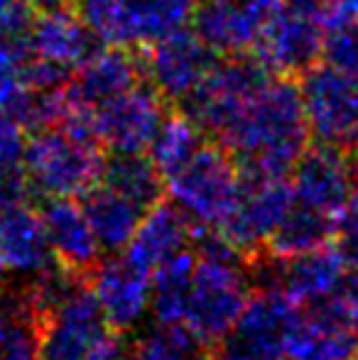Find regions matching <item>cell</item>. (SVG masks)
I'll return each instance as SVG.
<instances>
[{"label": "cell", "mask_w": 358, "mask_h": 360, "mask_svg": "<svg viewBox=\"0 0 358 360\" xmlns=\"http://www.w3.org/2000/svg\"><path fill=\"white\" fill-rule=\"evenodd\" d=\"M206 348L181 323H160L125 353V360H211Z\"/></svg>", "instance_id": "f1b7e54d"}, {"label": "cell", "mask_w": 358, "mask_h": 360, "mask_svg": "<svg viewBox=\"0 0 358 360\" xmlns=\"http://www.w3.org/2000/svg\"><path fill=\"white\" fill-rule=\"evenodd\" d=\"M120 336L106 323L94 294L82 280L39 316L37 360H96Z\"/></svg>", "instance_id": "8992f818"}, {"label": "cell", "mask_w": 358, "mask_h": 360, "mask_svg": "<svg viewBox=\"0 0 358 360\" xmlns=\"http://www.w3.org/2000/svg\"><path fill=\"white\" fill-rule=\"evenodd\" d=\"M191 270H194V248L162 262L150 275V311L160 323H181L186 292H189Z\"/></svg>", "instance_id": "4316f807"}, {"label": "cell", "mask_w": 358, "mask_h": 360, "mask_svg": "<svg viewBox=\"0 0 358 360\" xmlns=\"http://www.w3.org/2000/svg\"><path fill=\"white\" fill-rule=\"evenodd\" d=\"M270 76L255 57L231 54L224 62H214L199 89L184 101V113L204 133L219 135Z\"/></svg>", "instance_id": "ba28073f"}, {"label": "cell", "mask_w": 358, "mask_h": 360, "mask_svg": "<svg viewBox=\"0 0 358 360\" xmlns=\"http://www.w3.org/2000/svg\"><path fill=\"white\" fill-rule=\"evenodd\" d=\"M54 262L42 216L30 201L0 206V267L32 280Z\"/></svg>", "instance_id": "d6986e66"}, {"label": "cell", "mask_w": 358, "mask_h": 360, "mask_svg": "<svg viewBox=\"0 0 358 360\" xmlns=\"http://www.w3.org/2000/svg\"><path fill=\"white\" fill-rule=\"evenodd\" d=\"M277 262L282 267L275 270V280L268 287L282 292L297 307L329 302L339 292L344 277L349 275L344 255L331 243Z\"/></svg>", "instance_id": "2e32d148"}, {"label": "cell", "mask_w": 358, "mask_h": 360, "mask_svg": "<svg viewBox=\"0 0 358 360\" xmlns=\"http://www.w3.org/2000/svg\"><path fill=\"white\" fill-rule=\"evenodd\" d=\"M79 15L87 22L96 42L128 47V30H125L123 0H82Z\"/></svg>", "instance_id": "f546056e"}, {"label": "cell", "mask_w": 358, "mask_h": 360, "mask_svg": "<svg viewBox=\"0 0 358 360\" xmlns=\"http://www.w3.org/2000/svg\"><path fill=\"white\" fill-rule=\"evenodd\" d=\"M300 98L309 135L346 147L358 135V74L314 64L302 74Z\"/></svg>", "instance_id": "52a82bcc"}, {"label": "cell", "mask_w": 358, "mask_h": 360, "mask_svg": "<svg viewBox=\"0 0 358 360\" xmlns=\"http://www.w3.org/2000/svg\"><path fill=\"white\" fill-rule=\"evenodd\" d=\"M3 277H5V270L0 267V294H3Z\"/></svg>", "instance_id": "8d00e7d4"}, {"label": "cell", "mask_w": 358, "mask_h": 360, "mask_svg": "<svg viewBox=\"0 0 358 360\" xmlns=\"http://www.w3.org/2000/svg\"><path fill=\"white\" fill-rule=\"evenodd\" d=\"M15 3H18V0H0V18H3V15L8 13V10L13 8Z\"/></svg>", "instance_id": "d590c367"}, {"label": "cell", "mask_w": 358, "mask_h": 360, "mask_svg": "<svg viewBox=\"0 0 358 360\" xmlns=\"http://www.w3.org/2000/svg\"><path fill=\"white\" fill-rule=\"evenodd\" d=\"M194 270L186 292L181 326L206 346L219 343L238 321L250 299V277L238 262L241 252L219 228L194 233Z\"/></svg>", "instance_id": "7a4b0ae2"}, {"label": "cell", "mask_w": 358, "mask_h": 360, "mask_svg": "<svg viewBox=\"0 0 358 360\" xmlns=\"http://www.w3.org/2000/svg\"><path fill=\"white\" fill-rule=\"evenodd\" d=\"M140 79H143L140 59L133 57L130 49L106 44L103 49H94L74 69V79L67 81V91L74 103L94 113L106 101L140 84Z\"/></svg>", "instance_id": "e0dca14e"}, {"label": "cell", "mask_w": 358, "mask_h": 360, "mask_svg": "<svg viewBox=\"0 0 358 360\" xmlns=\"http://www.w3.org/2000/svg\"><path fill=\"white\" fill-rule=\"evenodd\" d=\"M356 333H358V326H356ZM356 358H358V353H356Z\"/></svg>", "instance_id": "f35d334b"}, {"label": "cell", "mask_w": 358, "mask_h": 360, "mask_svg": "<svg viewBox=\"0 0 358 360\" xmlns=\"http://www.w3.org/2000/svg\"><path fill=\"white\" fill-rule=\"evenodd\" d=\"M96 49V39L89 32L82 15L69 8L39 13L30 27V54L47 64L72 74Z\"/></svg>", "instance_id": "44dd1931"}, {"label": "cell", "mask_w": 358, "mask_h": 360, "mask_svg": "<svg viewBox=\"0 0 358 360\" xmlns=\"http://www.w3.org/2000/svg\"><path fill=\"white\" fill-rule=\"evenodd\" d=\"M336 231H339L336 221L314 214V211L292 201L290 211L280 221V226L272 231L270 240L265 243V250L275 260H287V257L302 255V252H309L314 248L329 245Z\"/></svg>", "instance_id": "603a6c76"}, {"label": "cell", "mask_w": 358, "mask_h": 360, "mask_svg": "<svg viewBox=\"0 0 358 360\" xmlns=\"http://www.w3.org/2000/svg\"><path fill=\"white\" fill-rule=\"evenodd\" d=\"M324 0H280L253 44L255 59L268 74H305L321 59Z\"/></svg>", "instance_id": "5b68a950"}, {"label": "cell", "mask_w": 358, "mask_h": 360, "mask_svg": "<svg viewBox=\"0 0 358 360\" xmlns=\"http://www.w3.org/2000/svg\"><path fill=\"white\" fill-rule=\"evenodd\" d=\"M87 285L113 331L125 333L140 326L150 314V275L123 255L98 260L89 272Z\"/></svg>", "instance_id": "4fadbf2b"}, {"label": "cell", "mask_w": 358, "mask_h": 360, "mask_svg": "<svg viewBox=\"0 0 358 360\" xmlns=\"http://www.w3.org/2000/svg\"><path fill=\"white\" fill-rule=\"evenodd\" d=\"M290 186L295 204L321 214L341 226L356 172L346 147L319 143L307 145L290 169Z\"/></svg>", "instance_id": "9c48e42d"}, {"label": "cell", "mask_w": 358, "mask_h": 360, "mask_svg": "<svg viewBox=\"0 0 358 360\" xmlns=\"http://www.w3.org/2000/svg\"><path fill=\"white\" fill-rule=\"evenodd\" d=\"M204 135V130L186 113H167L148 147V157L162 176H167L206 143Z\"/></svg>", "instance_id": "83f0119b"}, {"label": "cell", "mask_w": 358, "mask_h": 360, "mask_svg": "<svg viewBox=\"0 0 358 360\" xmlns=\"http://www.w3.org/2000/svg\"><path fill=\"white\" fill-rule=\"evenodd\" d=\"M341 226H344V231L358 233V176H356V181H354V189H351L349 204H346L344 218H341Z\"/></svg>", "instance_id": "836d02e7"}, {"label": "cell", "mask_w": 358, "mask_h": 360, "mask_svg": "<svg viewBox=\"0 0 358 360\" xmlns=\"http://www.w3.org/2000/svg\"><path fill=\"white\" fill-rule=\"evenodd\" d=\"M321 57L331 67L358 74V20H326Z\"/></svg>", "instance_id": "4dcf8cb0"}, {"label": "cell", "mask_w": 358, "mask_h": 360, "mask_svg": "<svg viewBox=\"0 0 358 360\" xmlns=\"http://www.w3.org/2000/svg\"><path fill=\"white\" fill-rule=\"evenodd\" d=\"M326 20H358V0H324Z\"/></svg>", "instance_id": "d6a6232c"}, {"label": "cell", "mask_w": 358, "mask_h": 360, "mask_svg": "<svg viewBox=\"0 0 358 360\" xmlns=\"http://www.w3.org/2000/svg\"><path fill=\"white\" fill-rule=\"evenodd\" d=\"M30 10H37V13H47V10H57V8H69L72 0H23Z\"/></svg>", "instance_id": "e575fe53"}, {"label": "cell", "mask_w": 358, "mask_h": 360, "mask_svg": "<svg viewBox=\"0 0 358 360\" xmlns=\"http://www.w3.org/2000/svg\"><path fill=\"white\" fill-rule=\"evenodd\" d=\"M101 181L138 201L143 209H150L153 204L162 201L165 194L162 172L155 167V162L145 152L113 155L110 160H106Z\"/></svg>", "instance_id": "484cf974"}, {"label": "cell", "mask_w": 358, "mask_h": 360, "mask_svg": "<svg viewBox=\"0 0 358 360\" xmlns=\"http://www.w3.org/2000/svg\"><path fill=\"white\" fill-rule=\"evenodd\" d=\"M300 89L287 76H275L216 135L243 174L287 176L309 145Z\"/></svg>", "instance_id": "6da1fadb"}, {"label": "cell", "mask_w": 358, "mask_h": 360, "mask_svg": "<svg viewBox=\"0 0 358 360\" xmlns=\"http://www.w3.org/2000/svg\"><path fill=\"white\" fill-rule=\"evenodd\" d=\"M356 326L334 302L312 304L309 311H297L285 338L287 360H356Z\"/></svg>", "instance_id": "9a60e30c"}, {"label": "cell", "mask_w": 358, "mask_h": 360, "mask_svg": "<svg viewBox=\"0 0 358 360\" xmlns=\"http://www.w3.org/2000/svg\"><path fill=\"white\" fill-rule=\"evenodd\" d=\"M354 147H356V155H358V135H356V140H354Z\"/></svg>", "instance_id": "74e56055"}, {"label": "cell", "mask_w": 358, "mask_h": 360, "mask_svg": "<svg viewBox=\"0 0 358 360\" xmlns=\"http://www.w3.org/2000/svg\"><path fill=\"white\" fill-rule=\"evenodd\" d=\"M84 214H87L94 236L98 240L101 250L106 252H120L128 240L133 238L140 218L148 209L133 201L130 196L120 194L113 186L98 184L84 196Z\"/></svg>", "instance_id": "7402d4cb"}, {"label": "cell", "mask_w": 358, "mask_h": 360, "mask_svg": "<svg viewBox=\"0 0 358 360\" xmlns=\"http://www.w3.org/2000/svg\"><path fill=\"white\" fill-rule=\"evenodd\" d=\"M280 0H199L194 32L214 54H248Z\"/></svg>", "instance_id": "5bb4252c"}, {"label": "cell", "mask_w": 358, "mask_h": 360, "mask_svg": "<svg viewBox=\"0 0 358 360\" xmlns=\"http://www.w3.org/2000/svg\"><path fill=\"white\" fill-rule=\"evenodd\" d=\"M39 311L27 292L0 294V360H37Z\"/></svg>", "instance_id": "d4e9b609"}, {"label": "cell", "mask_w": 358, "mask_h": 360, "mask_svg": "<svg viewBox=\"0 0 358 360\" xmlns=\"http://www.w3.org/2000/svg\"><path fill=\"white\" fill-rule=\"evenodd\" d=\"M292 186L287 176L243 174L234 214L219 228L238 252L263 250L272 231L292 206Z\"/></svg>", "instance_id": "7c38bea8"}, {"label": "cell", "mask_w": 358, "mask_h": 360, "mask_svg": "<svg viewBox=\"0 0 358 360\" xmlns=\"http://www.w3.org/2000/svg\"><path fill=\"white\" fill-rule=\"evenodd\" d=\"M194 3H199V0H194Z\"/></svg>", "instance_id": "ab89813d"}, {"label": "cell", "mask_w": 358, "mask_h": 360, "mask_svg": "<svg viewBox=\"0 0 358 360\" xmlns=\"http://www.w3.org/2000/svg\"><path fill=\"white\" fill-rule=\"evenodd\" d=\"M103 147L84 128L52 125L34 130L25 145L23 174L44 199H84L103 174Z\"/></svg>", "instance_id": "3957f363"}, {"label": "cell", "mask_w": 358, "mask_h": 360, "mask_svg": "<svg viewBox=\"0 0 358 360\" xmlns=\"http://www.w3.org/2000/svg\"><path fill=\"white\" fill-rule=\"evenodd\" d=\"M39 216L54 262L77 275L91 272L103 250L79 199H49Z\"/></svg>", "instance_id": "ffe728a7"}, {"label": "cell", "mask_w": 358, "mask_h": 360, "mask_svg": "<svg viewBox=\"0 0 358 360\" xmlns=\"http://www.w3.org/2000/svg\"><path fill=\"white\" fill-rule=\"evenodd\" d=\"M167 115L165 98L153 86L135 84L91 113L94 135L103 150L113 155L148 152L160 123Z\"/></svg>", "instance_id": "8fae6325"}, {"label": "cell", "mask_w": 358, "mask_h": 360, "mask_svg": "<svg viewBox=\"0 0 358 360\" xmlns=\"http://www.w3.org/2000/svg\"><path fill=\"white\" fill-rule=\"evenodd\" d=\"M194 243V223L174 204L158 201L140 218L133 238L123 248V257L153 275L162 262L189 250Z\"/></svg>", "instance_id": "ac0fdd59"}, {"label": "cell", "mask_w": 358, "mask_h": 360, "mask_svg": "<svg viewBox=\"0 0 358 360\" xmlns=\"http://www.w3.org/2000/svg\"><path fill=\"white\" fill-rule=\"evenodd\" d=\"M243 172L229 150L204 143L184 165L165 176L177 209L199 228H221L234 214Z\"/></svg>", "instance_id": "277c9868"}, {"label": "cell", "mask_w": 358, "mask_h": 360, "mask_svg": "<svg viewBox=\"0 0 358 360\" xmlns=\"http://www.w3.org/2000/svg\"><path fill=\"white\" fill-rule=\"evenodd\" d=\"M214 62V49L194 32V27H181L145 44L140 69L165 101L184 103L206 79Z\"/></svg>", "instance_id": "30bf717a"}, {"label": "cell", "mask_w": 358, "mask_h": 360, "mask_svg": "<svg viewBox=\"0 0 358 360\" xmlns=\"http://www.w3.org/2000/svg\"><path fill=\"white\" fill-rule=\"evenodd\" d=\"M128 44H145L189 25L194 0H123Z\"/></svg>", "instance_id": "cb8c5ba5"}, {"label": "cell", "mask_w": 358, "mask_h": 360, "mask_svg": "<svg viewBox=\"0 0 358 360\" xmlns=\"http://www.w3.org/2000/svg\"><path fill=\"white\" fill-rule=\"evenodd\" d=\"M25 145H27V138H25L23 125L0 113V174L23 169Z\"/></svg>", "instance_id": "1f68e13d"}]
</instances>
